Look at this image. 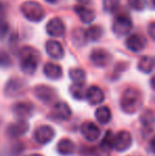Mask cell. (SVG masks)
Returning <instances> with one entry per match:
<instances>
[{
	"label": "cell",
	"mask_w": 155,
	"mask_h": 156,
	"mask_svg": "<svg viewBox=\"0 0 155 156\" xmlns=\"http://www.w3.org/2000/svg\"><path fill=\"white\" fill-rule=\"evenodd\" d=\"M138 69L143 73H150L155 69V58L149 55H145L139 60Z\"/></svg>",
	"instance_id": "44dd1931"
},
{
	"label": "cell",
	"mask_w": 155,
	"mask_h": 156,
	"mask_svg": "<svg viewBox=\"0 0 155 156\" xmlns=\"http://www.w3.org/2000/svg\"><path fill=\"white\" fill-rule=\"evenodd\" d=\"M34 139L39 144H47L55 136L54 129L50 125H41L34 131Z\"/></svg>",
	"instance_id": "9c48e42d"
},
{
	"label": "cell",
	"mask_w": 155,
	"mask_h": 156,
	"mask_svg": "<svg viewBox=\"0 0 155 156\" xmlns=\"http://www.w3.org/2000/svg\"><path fill=\"white\" fill-rule=\"evenodd\" d=\"M133 142V137L130 132L120 131L113 138V149L117 152H124L126 151Z\"/></svg>",
	"instance_id": "5b68a950"
},
{
	"label": "cell",
	"mask_w": 155,
	"mask_h": 156,
	"mask_svg": "<svg viewBox=\"0 0 155 156\" xmlns=\"http://www.w3.org/2000/svg\"><path fill=\"white\" fill-rule=\"evenodd\" d=\"M56 150H58V152L60 153L61 155L68 156L75 153L76 144H73L72 140L64 138V139H61L60 141H58V146H56Z\"/></svg>",
	"instance_id": "ffe728a7"
},
{
	"label": "cell",
	"mask_w": 155,
	"mask_h": 156,
	"mask_svg": "<svg viewBox=\"0 0 155 156\" xmlns=\"http://www.w3.org/2000/svg\"><path fill=\"white\" fill-rule=\"evenodd\" d=\"M20 11L25 18L33 23H38L45 16V11L41 4L34 0H28L23 2L20 5Z\"/></svg>",
	"instance_id": "3957f363"
},
{
	"label": "cell",
	"mask_w": 155,
	"mask_h": 156,
	"mask_svg": "<svg viewBox=\"0 0 155 156\" xmlns=\"http://www.w3.org/2000/svg\"><path fill=\"white\" fill-rule=\"evenodd\" d=\"M69 78L73 83H84L86 79V73L81 68H71L68 72Z\"/></svg>",
	"instance_id": "d4e9b609"
},
{
	"label": "cell",
	"mask_w": 155,
	"mask_h": 156,
	"mask_svg": "<svg viewBox=\"0 0 155 156\" xmlns=\"http://www.w3.org/2000/svg\"><path fill=\"white\" fill-rule=\"evenodd\" d=\"M34 106L31 102L28 101H20L13 105V113L18 119H23L30 117L33 114Z\"/></svg>",
	"instance_id": "4fadbf2b"
},
{
	"label": "cell",
	"mask_w": 155,
	"mask_h": 156,
	"mask_svg": "<svg viewBox=\"0 0 155 156\" xmlns=\"http://www.w3.org/2000/svg\"><path fill=\"white\" fill-rule=\"evenodd\" d=\"M150 146H151V150L153 151V152L155 153V136H154L153 138H152L151 144H150Z\"/></svg>",
	"instance_id": "836d02e7"
},
{
	"label": "cell",
	"mask_w": 155,
	"mask_h": 156,
	"mask_svg": "<svg viewBox=\"0 0 155 156\" xmlns=\"http://www.w3.org/2000/svg\"><path fill=\"white\" fill-rule=\"evenodd\" d=\"M27 156H43L41 154H38V153H32V154H29Z\"/></svg>",
	"instance_id": "d590c367"
},
{
	"label": "cell",
	"mask_w": 155,
	"mask_h": 156,
	"mask_svg": "<svg viewBox=\"0 0 155 156\" xmlns=\"http://www.w3.org/2000/svg\"><path fill=\"white\" fill-rule=\"evenodd\" d=\"M46 52L50 58L54 60H61L64 58V48L58 41H48L46 44Z\"/></svg>",
	"instance_id": "e0dca14e"
},
{
	"label": "cell",
	"mask_w": 155,
	"mask_h": 156,
	"mask_svg": "<svg viewBox=\"0 0 155 156\" xmlns=\"http://www.w3.org/2000/svg\"><path fill=\"white\" fill-rule=\"evenodd\" d=\"M150 84H151V87L155 90V74L151 78V81H150Z\"/></svg>",
	"instance_id": "e575fe53"
},
{
	"label": "cell",
	"mask_w": 155,
	"mask_h": 156,
	"mask_svg": "<svg viewBox=\"0 0 155 156\" xmlns=\"http://www.w3.org/2000/svg\"><path fill=\"white\" fill-rule=\"evenodd\" d=\"M44 73L50 80H58L63 76V69L55 63H46L44 66Z\"/></svg>",
	"instance_id": "ac0fdd59"
},
{
	"label": "cell",
	"mask_w": 155,
	"mask_h": 156,
	"mask_svg": "<svg viewBox=\"0 0 155 156\" xmlns=\"http://www.w3.org/2000/svg\"><path fill=\"white\" fill-rule=\"evenodd\" d=\"M72 41L76 46H82L87 41L85 36V30L83 29H76L72 32Z\"/></svg>",
	"instance_id": "484cf974"
},
{
	"label": "cell",
	"mask_w": 155,
	"mask_h": 156,
	"mask_svg": "<svg viewBox=\"0 0 155 156\" xmlns=\"http://www.w3.org/2000/svg\"><path fill=\"white\" fill-rule=\"evenodd\" d=\"M46 32L52 37H62L66 32L65 23L58 17L50 19L46 25Z\"/></svg>",
	"instance_id": "8fae6325"
},
{
	"label": "cell",
	"mask_w": 155,
	"mask_h": 156,
	"mask_svg": "<svg viewBox=\"0 0 155 156\" xmlns=\"http://www.w3.org/2000/svg\"><path fill=\"white\" fill-rule=\"evenodd\" d=\"M133 28V23L131 18L126 15H120L113 23V32L117 36L128 35Z\"/></svg>",
	"instance_id": "52a82bcc"
},
{
	"label": "cell",
	"mask_w": 155,
	"mask_h": 156,
	"mask_svg": "<svg viewBox=\"0 0 155 156\" xmlns=\"http://www.w3.org/2000/svg\"><path fill=\"white\" fill-rule=\"evenodd\" d=\"M119 6V0H103V8L107 12H114Z\"/></svg>",
	"instance_id": "83f0119b"
},
{
	"label": "cell",
	"mask_w": 155,
	"mask_h": 156,
	"mask_svg": "<svg viewBox=\"0 0 155 156\" xmlns=\"http://www.w3.org/2000/svg\"><path fill=\"white\" fill-rule=\"evenodd\" d=\"M143 105V96L136 88L129 87L122 93L120 107L125 114H135Z\"/></svg>",
	"instance_id": "7a4b0ae2"
},
{
	"label": "cell",
	"mask_w": 155,
	"mask_h": 156,
	"mask_svg": "<svg viewBox=\"0 0 155 156\" xmlns=\"http://www.w3.org/2000/svg\"><path fill=\"white\" fill-rule=\"evenodd\" d=\"M85 99L88 101V103L90 105H99L104 101L105 96H104L103 90L99 86L93 85V86L88 87L86 89Z\"/></svg>",
	"instance_id": "9a60e30c"
},
{
	"label": "cell",
	"mask_w": 155,
	"mask_h": 156,
	"mask_svg": "<svg viewBox=\"0 0 155 156\" xmlns=\"http://www.w3.org/2000/svg\"><path fill=\"white\" fill-rule=\"evenodd\" d=\"M141 122L143 125H150L153 124L155 122V112L151 111V109H148L145 113L141 115Z\"/></svg>",
	"instance_id": "4316f807"
},
{
	"label": "cell",
	"mask_w": 155,
	"mask_h": 156,
	"mask_svg": "<svg viewBox=\"0 0 155 156\" xmlns=\"http://www.w3.org/2000/svg\"><path fill=\"white\" fill-rule=\"evenodd\" d=\"M29 129V124L26 120L19 119L17 122L11 123L6 129V134L10 138H19Z\"/></svg>",
	"instance_id": "5bb4252c"
},
{
	"label": "cell",
	"mask_w": 155,
	"mask_h": 156,
	"mask_svg": "<svg viewBox=\"0 0 155 156\" xmlns=\"http://www.w3.org/2000/svg\"><path fill=\"white\" fill-rule=\"evenodd\" d=\"M27 90L25 81L18 78H12L8 81L4 86V94L8 98H18Z\"/></svg>",
	"instance_id": "277c9868"
},
{
	"label": "cell",
	"mask_w": 155,
	"mask_h": 156,
	"mask_svg": "<svg viewBox=\"0 0 155 156\" xmlns=\"http://www.w3.org/2000/svg\"><path fill=\"white\" fill-rule=\"evenodd\" d=\"M148 34L150 35L152 39L155 41V21H152V23H149L148 26Z\"/></svg>",
	"instance_id": "1f68e13d"
},
{
	"label": "cell",
	"mask_w": 155,
	"mask_h": 156,
	"mask_svg": "<svg viewBox=\"0 0 155 156\" xmlns=\"http://www.w3.org/2000/svg\"><path fill=\"white\" fill-rule=\"evenodd\" d=\"M9 29H10L9 23H6L4 19H1V20H0V39L5 37V35L8 34V32H9Z\"/></svg>",
	"instance_id": "4dcf8cb0"
},
{
	"label": "cell",
	"mask_w": 155,
	"mask_h": 156,
	"mask_svg": "<svg viewBox=\"0 0 155 156\" xmlns=\"http://www.w3.org/2000/svg\"><path fill=\"white\" fill-rule=\"evenodd\" d=\"M71 108L66 102H56L50 113V117L55 121H66L71 117Z\"/></svg>",
	"instance_id": "8992f818"
},
{
	"label": "cell",
	"mask_w": 155,
	"mask_h": 156,
	"mask_svg": "<svg viewBox=\"0 0 155 156\" xmlns=\"http://www.w3.org/2000/svg\"><path fill=\"white\" fill-rule=\"evenodd\" d=\"M81 133L87 141H96L101 135L99 126L91 121H86L81 126Z\"/></svg>",
	"instance_id": "7c38bea8"
},
{
	"label": "cell",
	"mask_w": 155,
	"mask_h": 156,
	"mask_svg": "<svg viewBox=\"0 0 155 156\" xmlns=\"http://www.w3.org/2000/svg\"><path fill=\"white\" fill-rule=\"evenodd\" d=\"M34 96L38 99L39 101L44 103H51L56 99L58 94L54 88L48 86V85H37L34 87Z\"/></svg>",
	"instance_id": "ba28073f"
},
{
	"label": "cell",
	"mask_w": 155,
	"mask_h": 156,
	"mask_svg": "<svg viewBox=\"0 0 155 156\" xmlns=\"http://www.w3.org/2000/svg\"><path fill=\"white\" fill-rule=\"evenodd\" d=\"M73 9H75L76 14L78 15L82 23H89L95 19V13L85 5H76Z\"/></svg>",
	"instance_id": "d6986e66"
},
{
	"label": "cell",
	"mask_w": 155,
	"mask_h": 156,
	"mask_svg": "<svg viewBox=\"0 0 155 156\" xmlns=\"http://www.w3.org/2000/svg\"><path fill=\"white\" fill-rule=\"evenodd\" d=\"M47 2H49V3H54V2L56 1V0H46Z\"/></svg>",
	"instance_id": "8d00e7d4"
},
{
	"label": "cell",
	"mask_w": 155,
	"mask_h": 156,
	"mask_svg": "<svg viewBox=\"0 0 155 156\" xmlns=\"http://www.w3.org/2000/svg\"><path fill=\"white\" fill-rule=\"evenodd\" d=\"M147 41L143 36L139 34H132L126 38L125 46L129 50L133 52H140L146 48Z\"/></svg>",
	"instance_id": "2e32d148"
},
{
	"label": "cell",
	"mask_w": 155,
	"mask_h": 156,
	"mask_svg": "<svg viewBox=\"0 0 155 156\" xmlns=\"http://www.w3.org/2000/svg\"><path fill=\"white\" fill-rule=\"evenodd\" d=\"M69 91L76 100H82L85 98V94H86L84 83H73L69 88Z\"/></svg>",
	"instance_id": "cb8c5ba5"
},
{
	"label": "cell",
	"mask_w": 155,
	"mask_h": 156,
	"mask_svg": "<svg viewBox=\"0 0 155 156\" xmlns=\"http://www.w3.org/2000/svg\"><path fill=\"white\" fill-rule=\"evenodd\" d=\"M89 58H90L91 63L97 67H105L110 64L111 60H112V55L106 50L101 49V48L93 49Z\"/></svg>",
	"instance_id": "30bf717a"
},
{
	"label": "cell",
	"mask_w": 155,
	"mask_h": 156,
	"mask_svg": "<svg viewBox=\"0 0 155 156\" xmlns=\"http://www.w3.org/2000/svg\"><path fill=\"white\" fill-rule=\"evenodd\" d=\"M128 3L130 8L135 11H143L146 6L145 0H128Z\"/></svg>",
	"instance_id": "f546056e"
},
{
	"label": "cell",
	"mask_w": 155,
	"mask_h": 156,
	"mask_svg": "<svg viewBox=\"0 0 155 156\" xmlns=\"http://www.w3.org/2000/svg\"><path fill=\"white\" fill-rule=\"evenodd\" d=\"M96 118L101 124H106L112 119V112L108 106H100L96 111Z\"/></svg>",
	"instance_id": "7402d4cb"
},
{
	"label": "cell",
	"mask_w": 155,
	"mask_h": 156,
	"mask_svg": "<svg viewBox=\"0 0 155 156\" xmlns=\"http://www.w3.org/2000/svg\"><path fill=\"white\" fill-rule=\"evenodd\" d=\"M12 65L11 58L5 51H0V68H8Z\"/></svg>",
	"instance_id": "f1b7e54d"
},
{
	"label": "cell",
	"mask_w": 155,
	"mask_h": 156,
	"mask_svg": "<svg viewBox=\"0 0 155 156\" xmlns=\"http://www.w3.org/2000/svg\"><path fill=\"white\" fill-rule=\"evenodd\" d=\"M19 65L25 73L33 74L41 62V53L31 46H25L18 52Z\"/></svg>",
	"instance_id": "6da1fadb"
},
{
	"label": "cell",
	"mask_w": 155,
	"mask_h": 156,
	"mask_svg": "<svg viewBox=\"0 0 155 156\" xmlns=\"http://www.w3.org/2000/svg\"><path fill=\"white\" fill-rule=\"evenodd\" d=\"M102 33H103V30L100 26H91L85 30V36H86L87 41H96L101 38Z\"/></svg>",
	"instance_id": "603a6c76"
},
{
	"label": "cell",
	"mask_w": 155,
	"mask_h": 156,
	"mask_svg": "<svg viewBox=\"0 0 155 156\" xmlns=\"http://www.w3.org/2000/svg\"><path fill=\"white\" fill-rule=\"evenodd\" d=\"M4 16H5V8H4L3 3L0 1V20L4 19Z\"/></svg>",
	"instance_id": "d6a6232c"
}]
</instances>
